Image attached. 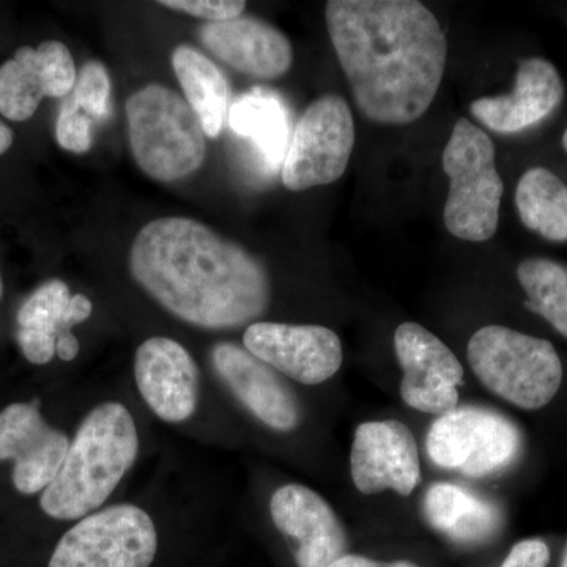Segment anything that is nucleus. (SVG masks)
I'll list each match as a JSON object with an SVG mask.
<instances>
[{
	"label": "nucleus",
	"instance_id": "1",
	"mask_svg": "<svg viewBox=\"0 0 567 567\" xmlns=\"http://www.w3.org/2000/svg\"><path fill=\"white\" fill-rule=\"evenodd\" d=\"M324 18L361 114L380 125L423 117L447 61L435 14L416 0H331Z\"/></svg>",
	"mask_w": 567,
	"mask_h": 567
},
{
	"label": "nucleus",
	"instance_id": "2",
	"mask_svg": "<svg viewBox=\"0 0 567 567\" xmlns=\"http://www.w3.org/2000/svg\"><path fill=\"white\" fill-rule=\"evenodd\" d=\"M130 271L156 303L203 330L249 327L271 303L265 265L245 246L185 216L145 224L133 241Z\"/></svg>",
	"mask_w": 567,
	"mask_h": 567
},
{
	"label": "nucleus",
	"instance_id": "3",
	"mask_svg": "<svg viewBox=\"0 0 567 567\" xmlns=\"http://www.w3.org/2000/svg\"><path fill=\"white\" fill-rule=\"evenodd\" d=\"M140 434L130 410L103 402L85 415L61 472L41 494V509L55 520H81L114 494L136 464Z\"/></svg>",
	"mask_w": 567,
	"mask_h": 567
},
{
	"label": "nucleus",
	"instance_id": "4",
	"mask_svg": "<svg viewBox=\"0 0 567 567\" xmlns=\"http://www.w3.org/2000/svg\"><path fill=\"white\" fill-rule=\"evenodd\" d=\"M130 147L142 173L153 181H183L203 167L205 133L196 112L177 92L148 84L125 106Z\"/></svg>",
	"mask_w": 567,
	"mask_h": 567
},
{
	"label": "nucleus",
	"instance_id": "5",
	"mask_svg": "<svg viewBox=\"0 0 567 567\" xmlns=\"http://www.w3.org/2000/svg\"><path fill=\"white\" fill-rule=\"evenodd\" d=\"M466 357L480 382L518 409H543L561 388V360L546 339L487 324L470 339Z\"/></svg>",
	"mask_w": 567,
	"mask_h": 567
},
{
	"label": "nucleus",
	"instance_id": "6",
	"mask_svg": "<svg viewBox=\"0 0 567 567\" xmlns=\"http://www.w3.org/2000/svg\"><path fill=\"white\" fill-rule=\"evenodd\" d=\"M450 178L443 221L451 235L483 244L498 229L502 177L496 171L495 145L487 133L466 118H458L442 156Z\"/></svg>",
	"mask_w": 567,
	"mask_h": 567
},
{
	"label": "nucleus",
	"instance_id": "7",
	"mask_svg": "<svg viewBox=\"0 0 567 567\" xmlns=\"http://www.w3.org/2000/svg\"><path fill=\"white\" fill-rule=\"evenodd\" d=\"M158 532L147 511L114 505L95 511L61 537L48 567H151Z\"/></svg>",
	"mask_w": 567,
	"mask_h": 567
},
{
	"label": "nucleus",
	"instance_id": "8",
	"mask_svg": "<svg viewBox=\"0 0 567 567\" xmlns=\"http://www.w3.org/2000/svg\"><path fill=\"white\" fill-rule=\"evenodd\" d=\"M425 447L435 465L483 477L516 461L522 435L513 421L495 410L456 406L432 424Z\"/></svg>",
	"mask_w": 567,
	"mask_h": 567
},
{
	"label": "nucleus",
	"instance_id": "9",
	"mask_svg": "<svg viewBox=\"0 0 567 567\" xmlns=\"http://www.w3.org/2000/svg\"><path fill=\"white\" fill-rule=\"evenodd\" d=\"M354 147V122L349 103L328 93L309 104L295 125L282 162L284 186L306 192L331 185L346 174Z\"/></svg>",
	"mask_w": 567,
	"mask_h": 567
},
{
	"label": "nucleus",
	"instance_id": "10",
	"mask_svg": "<svg viewBox=\"0 0 567 567\" xmlns=\"http://www.w3.org/2000/svg\"><path fill=\"white\" fill-rule=\"evenodd\" d=\"M394 350L402 369V401L417 412L445 415L458 404L464 368L450 347L415 322L401 323Z\"/></svg>",
	"mask_w": 567,
	"mask_h": 567
},
{
	"label": "nucleus",
	"instance_id": "11",
	"mask_svg": "<svg viewBox=\"0 0 567 567\" xmlns=\"http://www.w3.org/2000/svg\"><path fill=\"white\" fill-rule=\"evenodd\" d=\"M244 347L279 374L308 386L338 374L344 358L339 336L320 324L256 322L246 328Z\"/></svg>",
	"mask_w": 567,
	"mask_h": 567
},
{
	"label": "nucleus",
	"instance_id": "12",
	"mask_svg": "<svg viewBox=\"0 0 567 567\" xmlns=\"http://www.w3.org/2000/svg\"><path fill=\"white\" fill-rule=\"evenodd\" d=\"M70 443L65 432L43 420L39 401L18 402L0 412V461H14L13 484L21 494H39L50 486Z\"/></svg>",
	"mask_w": 567,
	"mask_h": 567
},
{
	"label": "nucleus",
	"instance_id": "13",
	"mask_svg": "<svg viewBox=\"0 0 567 567\" xmlns=\"http://www.w3.org/2000/svg\"><path fill=\"white\" fill-rule=\"evenodd\" d=\"M352 480L364 495L393 491L409 496L421 483L415 436L401 421H369L354 432Z\"/></svg>",
	"mask_w": 567,
	"mask_h": 567
},
{
	"label": "nucleus",
	"instance_id": "14",
	"mask_svg": "<svg viewBox=\"0 0 567 567\" xmlns=\"http://www.w3.org/2000/svg\"><path fill=\"white\" fill-rule=\"evenodd\" d=\"M134 380L148 409L164 423L181 424L196 413L200 372L192 353L164 336L137 347Z\"/></svg>",
	"mask_w": 567,
	"mask_h": 567
},
{
	"label": "nucleus",
	"instance_id": "15",
	"mask_svg": "<svg viewBox=\"0 0 567 567\" xmlns=\"http://www.w3.org/2000/svg\"><path fill=\"white\" fill-rule=\"evenodd\" d=\"M212 364L224 385L260 423L278 432H292L300 425L301 405L292 388L245 347L218 342L212 349Z\"/></svg>",
	"mask_w": 567,
	"mask_h": 567
},
{
	"label": "nucleus",
	"instance_id": "16",
	"mask_svg": "<svg viewBox=\"0 0 567 567\" xmlns=\"http://www.w3.org/2000/svg\"><path fill=\"white\" fill-rule=\"evenodd\" d=\"M271 520L293 544L298 567H330L344 557L347 535L323 496L301 484H287L271 496Z\"/></svg>",
	"mask_w": 567,
	"mask_h": 567
},
{
	"label": "nucleus",
	"instance_id": "17",
	"mask_svg": "<svg viewBox=\"0 0 567 567\" xmlns=\"http://www.w3.org/2000/svg\"><path fill=\"white\" fill-rule=\"evenodd\" d=\"M76 80L73 55L61 41L22 47L0 66V114L13 122L29 121L41 100L69 95Z\"/></svg>",
	"mask_w": 567,
	"mask_h": 567
},
{
	"label": "nucleus",
	"instance_id": "18",
	"mask_svg": "<svg viewBox=\"0 0 567 567\" xmlns=\"http://www.w3.org/2000/svg\"><path fill=\"white\" fill-rule=\"evenodd\" d=\"M199 39L216 59L256 80H278L292 66L289 39L260 18L241 14L235 20L207 22Z\"/></svg>",
	"mask_w": 567,
	"mask_h": 567
},
{
	"label": "nucleus",
	"instance_id": "19",
	"mask_svg": "<svg viewBox=\"0 0 567 567\" xmlns=\"http://www.w3.org/2000/svg\"><path fill=\"white\" fill-rule=\"evenodd\" d=\"M563 96L565 84L558 70L546 59L529 58L518 63L513 92L477 99L470 111L492 132L514 134L548 117Z\"/></svg>",
	"mask_w": 567,
	"mask_h": 567
},
{
	"label": "nucleus",
	"instance_id": "20",
	"mask_svg": "<svg viewBox=\"0 0 567 567\" xmlns=\"http://www.w3.org/2000/svg\"><path fill=\"white\" fill-rule=\"evenodd\" d=\"M93 305L85 295H71L61 279L39 287L18 312V342L32 364H48L55 357L58 339L73 334L92 316Z\"/></svg>",
	"mask_w": 567,
	"mask_h": 567
},
{
	"label": "nucleus",
	"instance_id": "21",
	"mask_svg": "<svg viewBox=\"0 0 567 567\" xmlns=\"http://www.w3.org/2000/svg\"><path fill=\"white\" fill-rule=\"evenodd\" d=\"M429 525L461 546H480L502 527L494 503L453 483H435L424 496Z\"/></svg>",
	"mask_w": 567,
	"mask_h": 567
},
{
	"label": "nucleus",
	"instance_id": "22",
	"mask_svg": "<svg viewBox=\"0 0 567 567\" xmlns=\"http://www.w3.org/2000/svg\"><path fill=\"white\" fill-rule=\"evenodd\" d=\"M173 66L186 103L196 112L205 136L218 137L230 110V87L223 71L188 44L175 48Z\"/></svg>",
	"mask_w": 567,
	"mask_h": 567
},
{
	"label": "nucleus",
	"instance_id": "23",
	"mask_svg": "<svg viewBox=\"0 0 567 567\" xmlns=\"http://www.w3.org/2000/svg\"><path fill=\"white\" fill-rule=\"evenodd\" d=\"M230 128L248 137L271 166L286 158L289 147V115L275 93L256 89L235 100L227 115Z\"/></svg>",
	"mask_w": 567,
	"mask_h": 567
},
{
	"label": "nucleus",
	"instance_id": "24",
	"mask_svg": "<svg viewBox=\"0 0 567 567\" xmlns=\"http://www.w3.org/2000/svg\"><path fill=\"white\" fill-rule=\"evenodd\" d=\"M516 205L529 230L550 241L567 240V185L551 171L533 167L522 175Z\"/></svg>",
	"mask_w": 567,
	"mask_h": 567
},
{
	"label": "nucleus",
	"instance_id": "25",
	"mask_svg": "<svg viewBox=\"0 0 567 567\" xmlns=\"http://www.w3.org/2000/svg\"><path fill=\"white\" fill-rule=\"evenodd\" d=\"M525 306L567 339V268L550 259H527L517 268Z\"/></svg>",
	"mask_w": 567,
	"mask_h": 567
},
{
	"label": "nucleus",
	"instance_id": "26",
	"mask_svg": "<svg viewBox=\"0 0 567 567\" xmlns=\"http://www.w3.org/2000/svg\"><path fill=\"white\" fill-rule=\"evenodd\" d=\"M111 78L102 62L85 63L78 74L73 89V102L85 114L96 121H103L110 115Z\"/></svg>",
	"mask_w": 567,
	"mask_h": 567
},
{
	"label": "nucleus",
	"instance_id": "27",
	"mask_svg": "<svg viewBox=\"0 0 567 567\" xmlns=\"http://www.w3.org/2000/svg\"><path fill=\"white\" fill-rule=\"evenodd\" d=\"M55 137L63 151L71 153H85L92 147V122L73 99L66 100L58 123H55Z\"/></svg>",
	"mask_w": 567,
	"mask_h": 567
},
{
	"label": "nucleus",
	"instance_id": "28",
	"mask_svg": "<svg viewBox=\"0 0 567 567\" xmlns=\"http://www.w3.org/2000/svg\"><path fill=\"white\" fill-rule=\"evenodd\" d=\"M158 6L182 11L207 22L235 20L241 17L246 9V2H238V0H162Z\"/></svg>",
	"mask_w": 567,
	"mask_h": 567
},
{
	"label": "nucleus",
	"instance_id": "29",
	"mask_svg": "<svg viewBox=\"0 0 567 567\" xmlns=\"http://www.w3.org/2000/svg\"><path fill=\"white\" fill-rule=\"evenodd\" d=\"M550 550L540 539H525L511 548L502 567H547Z\"/></svg>",
	"mask_w": 567,
	"mask_h": 567
},
{
	"label": "nucleus",
	"instance_id": "30",
	"mask_svg": "<svg viewBox=\"0 0 567 567\" xmlns=\"http://www.w3.org/2000/svg\"><path fill=\"white\" fill-rule=\"evenodd\" d=\"M330 567H420L410 561H375V559L360 557V555L346 554L336 559Z\"/></svg>",
	"mask_w": 567,
	"mask_h": 567
},
{
	"label": "nucleus",
	"instance_id": "31",
	"mask_svg": "<svg viewBox=\"0 0 567 567\" xmlns=\"http://www.w3.org/2000/svg\"><path fill=\"white\" fill-rule=\"evenodd\" d=\"M80 341H78L76 336L69 334L63 336V338L58 339V346H55V353L61 358L62 361H73L74 358L80 353Z\"/></svg>",
	"mask_w": 567,
	"mask_h": 567
},
{
	"label": "nucleus",
	"instance_id": "32",
	"mask_svg": "<svg viewBox=\"0 0 567 567\" xmlns=\"http://www.w3.org/2000/svg\"><path fill=\"white\" fill-rule=\"evenodd\" d=\"M11 144H13V133L6 123L0 121V155L9 151Z\"/></svg>",
	"mask_w": 567,
	"mask_h": 567
},
{
	"label": "nucleus",
	"instance_id": "33",
	"mask_svg": "<svg viewBox=\"0 0 567 567\" xmlns=\"http://www.w3.org/2000/svg\"><path fill=\"white\" fill-rule=\"evenodd\" d=\"M563 147H565V151L567 152V130L565 134H563Z\"/></svg>",
	"mask_w": 567,
	"mask_h": 567
},
{
	"label": "nucleus",
	"instance_id": "34",
	"mask_svg": "<svg viewBox=\"0 0 567 567\" xmlns=\"http://www.w3.org/2000/svg\"><path fill=\"white\" fill-rule=\"evenodd\" d=\"M561 567H567V547H566V551H565V557H563V565Z\"/></svg>",
	"mask_w": 567,
	"mask_h": 567
},
{
	"label": "nucleus",
	"instance_id": "35",
	"mask_svg": "<svg viewBox=\"0 0 567 567\" xmlns=\"http://www.w3.org/2000/svg\"><path fill=\"white\" fill-rule=\"evenodd\" d=\"M3 293V284H2V276H0V298H2Z\"/></svg>",
	"mask_w": 567,
	"mask_h": 567
}]
</instances>
